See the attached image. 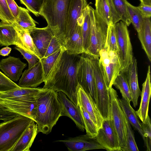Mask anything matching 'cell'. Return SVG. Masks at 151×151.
<instances>
[{
	"instance_id": "obj_1",
	"label": "cell",
	"mask_w": 151,
	"mask_h": 151,
	"mask_svg": "<svg viewBox=\"0 0 151 151\" xmlns=\"http://www.w3.org/2000/svg\"><path fill=\"white\" fill-rule=\"evenodd\" d=\"M80 55L70 54L65 49L63 50L51 68L42 88L63 92L77 106V70Z\"/></svg>"
},
{
	"instance_id": "obj_2",
	"label": "cell",
	"mask_w": 151,
	"mask_h": 151,
	"mask_svg": "<svg viewBox=\"0 0 151 151\" xmlns=\"http://www.w3.org/2000/svg\"><path fill=\"white\" fill-rule=\"evenodd\" d=\"M58 92L42 88L37 96V111L35 122L38 132L47 134L61 116V107Z\"/></svg>"
},
{
	"instance_id": "obj_3",
	"label": "cell",
	"mask_w": 151,
	"mask_h": 151,
	"mask_svg": "<svg viewBox=\"0 0 151 151\" xmlns=\"http://www.w3.org/2000/svg\"><path fill=\"white\" fill-rule=\"evenodd\" d=\"M71 0H45L40 15L46 20L58 40L64 46L68 8Z\"/></svg>"
},
{
	"instance_id": "obj_4",
	"label": "cell",
	"mask_w": 151,
	"mask_h": 151,
	"mask_svg": "<svg viewBox=\"0 0 151 151\" xmlns=\"http://www.w3.org/2000/svg\"><path fill=\"white\" fill-rule=\"evenodd\" d=\"M33 121L19 115L0 123V151H12L23 132Z\"/></svg>"
},
{
	"instance_id": "obj_5",
	"label": "cell",
	"mask_w": 151,
	"mask_h": 151,
	"mask_svg": "<svg viewBox=\"0 0 151 151\" xmlns=\"http://www.w3.org/2000/svg\"><path fill=\"white\" fill-rule=\"evenodd\" d=\"M89 14L91 21L90 43L85 53L99 58V52L103 49L105 44L108 24L90 6Z\"/></svg>"
},
{
	"instance_id": "obj_6",
	"label": "cell",
	"mask_w": 151,
	"mask_h": 151,
	"mask_svg": "<svg viewBox=\"0 0 151 151\" xmlns=\"http://www.w3.org/2000/svg\"><path fill=\"white\" fill-rule=\"evenodd\" d=\"M95 78L96 100V103L104 119L110 118V95L102 70L99 65V58L92 56Z\"/></svg>"
},
{
	"instance_id": "obj_7",
	"label": "cell",
	"mask_w": 151,
	"mask_h": 151,
	"mask_svg": "<svg viewBox=\"0 0 151 151\" xmlns=\"http://www.w3.org/2000/svg\"><path fill=\"white\" fill-rule=\"evenodd\" d=\"M109 90L110 119L117 134L120 151H124L127 139L125 117L119 104L116 91L112 87Z\"/></svg>"
},
{
	"instance_id": "obj_8",
	"label": "cell",
	"mask_w": 151,
	"mask_h": 151,
	"mask_svg": "<svg viewBox=\"0 0 151 151\" xmlns=\"http://www.w3.org/2000/svg\"><path fill=\"white\" fill-rule=\"evenodd\" d=\"M117 45L118 54L121 65V71L125 72L132 62L133 55L127 26L120 21L115 24Z\"/></svg>"
},
{
	"instance_id": "obj_9",
	"label": "cell",
	"mask_w": 151,
	"mask_h": 151,
	"mask_svg": "<svg viewBox=\"0 0 151 151\" xmlns=\"http://www.w3.org/2000/svg\"><path fill=\"white\" fill-rule=\"evenodd\" d=\"M80 55L77 70L78 83L96 102V87L92 57L85 52Z\"/></svg>"
},
{
	"instance_id": "obj_10",
	"label": "cell",
	"mask_w": 151,
	"mask_h": 151,
	"mask_svg": "<svg viewBox=\"0 0 151 151\" xmlns=\"http://www.w3.org/2000/svg\"><path fill=\"white\" fill-rule=\"evenodd\" d=\"M99 61L108 88L112 87L117 76L121 71L118 54L105 47L100 50Z\"/></svg>"
},
{
	"instance_id": "obj_11",
	"label": "cell",
	"mask_w": 151,
	"mask_h": 151,
	"mask_svg": "<svg viewBox=\"0 0 151 151\" xmlns=\"http://www.w3.org/2000/svg\"><path fill=\"white\" fill-rule=\"evenodd\" d=\"M95 138L107 151H120L117 134L110 118L104 119Z\"/></svg>"
},
{
	"instance_id": "obj_12",
	"label": "cell",
	"mask_w": 151,
	"mask_h": 151,
	"mask_svg": "<svg viewBox=\"0 0 151 151\" xmlns=\"http://www.w3.org/2000/svg\"><path fill=\"white\" fill-rule=\"evenodd\" d=\"M36 98L37 97L29 99L13 100L0 97V103L8 110L28 117L35 122L37 107Z\"/></svg>"
},
{
	"instance_id": "obj_13",
	"label": "cell",
	"mask_w": 151,
	"mask_h": 151,
	"mask_svg": "<svg viewBox=\"0 0 151 151\" xmlns=\"http://www.w3.org/2000/svg\"><path fill=\"white\" fill-rule=\"evenodd\" d=\"M77 94L78 106L83 107L88 113L98 129L101 128L104 119L96 102L79 83L77 88Z\"/></svg>"
},
{
	"instance_id": "obj_14",
	"label": "cell",
	"mask_w": 151,
	"mask_h": 151,
	"mask_svg": "<svg viewBox=\"0 0 151 151\" xmlns=\"http://www.w3.org/2000/svg\"><path fill=\"white\" fill-rule=\"evenodd\" d=\"M63 143L70 151H85L94 149H105L96 140L87 135L69 137L56 141Z\"/></svg>"
},
{
	"instance_id": "obj_15",
	"label": "cell",
	"mask_w": 151,
	"mask_h": 151,
	"mask_svg": "<svg viewBox=\"0 0 151 151\" xmlns=\"http://www.w3.org/2000/svg\"><path fill=\"white\" fill-rule=\"evenodd\" d=\"M57 96L61 107V116L69 117L79 129L84 131V126L79 107L75 105L63 92H58Z\"/></svg>"
},
{
	"instance_id": "obj_16",
	"label": "cell",
	"mask_w": 151,
	"mask_h": 151,
	"mask_svg": "<svg viewBox=\"0 0 151 151\" xmlns=\"http://www.w3.org/2000/svg\"><path fill=\"white\" fill-rule=\"evenodd\" d=\"M88 5L86 0H71L67 17L65 41L73 33L78 19Z\"/></svg>"
},
{
	"instance_id": "obj_17",
	"label": "cell",
	"mask_w": 151,
	"mask_h": 151,
	"mask_svg": "<svg viewBox=\"0 0 151 151\" xmlns=\"http://www.w3.org/2000/svg\"><path fill=\"white\" fill-rule=\"evenodd\" d=\"M44 81L42 67L39 60L24 72L18 85L22 88H36Z\"/></svg>"
},
{
	"instance_id": "obj_18",
	"label": "cell",
	"mask_w": 151,
	"mask_h": 151,
	"mask_svg": "<svg viewBox=\"0 0 151 151\" xmlns=\"http://www.w3.org/2000/svg\"><path fill=\"white\" fill-rule=\"evenodd\" d=\"M27 64L22 62L19 58L9 56L0 61V69L4 74L11 80L17 81L22 73Z\"/></svg>"
},
{
	"instance_id": "obj_19",
	"label": "cell",
	"mask_w": 151,
	"mask_h": 151,
	"mask_svg": "<svg viewBox=\"0 0 151 151\" xmlns=\"http://www.w3.org/2000/svg\"><path fill=\"white\" fill-rule=\"evenodd\" d=\"M28 31L39 52L43 57L54 36L51 29L47 26L42 28L35 27Z\"/></svg>"
},
{
	"instance_id": "obj_20",
	"label": "cell",
	"mask_w": 151,
	"mask_h": 151,
	"mask_svg": "<svg viewBox=\"0 0 151 151\" xmlns=\"http://www.w3.org/2000/svg\"><path fill=\"white\" fill-rule=\"evenodd\" d=\"M84 13L79 18L74 32L65 42L64 47L67 52L71 54L80 55L84 52L81 34V26Z\"/></svg>"
},
{
	"instance_id": "obj_21",
	"label": "cell",
	"mask_w": 151,
	"mask_h": 151,
	"mask_svg": "<svg viewBox=\"0 0 151 151\" xmlns=\"http://www.w3.org/2000/svg\"><path fill=\"white\" fill-rule=\"evenodd\" d=\"M125 73L131 95L132 101L135 107L137 105L138 98L141 95V91L138 85L137 62L135 57H133L132 62Z\"/></svg>"
},
{
	"instance_id": "obj_22",
	"label": "cell",
	"mask_w": 151,
	"mask_h": 151,
	"mask_svg": "<svg viewBox=\"0 0 151 151\" xmlns=\"http://www.w3.org/2000/svg\"><path fill=\"white\" fill-rule=\"evenodd\" d=\"M142 86L139 107L135 112L138 117L142 122L144 123L148 115L149 106L151 95L150 65L148 66L147 77Z\"/></svg>"
},
{
	"instance_id": "obj_23",
	"label": "cell",
	"mask_w": 151,
	"mask_h": 151,
	"mask_svg": "<svg viewBox=\"0 0 151 151\" xmlns=\"http://www.w3.org/2000/svg\"><path fill=\"white\" fill-rule=\"evenodd\" d=\"M14 45L23 48L21 41L12 24L0 22V46Z\"/></svg>"
},
{
	"instance_id": "obj_24",
	"label": "cell",
	"mask_w": 151,
	"mask_h": 151,
	"mask_svg": "<svg viewBox=\"0 0 151 151\" xmlns=\"http://www.w3.org/2000/svg\"><path fill=\"white\" fill-rule=\"evenodd\" d=\"M37 126L33 121L23 132L12 151H29L38 133Z\"/></svg>"
},
{
	"instance_id": "obj_25",
	"label": "cell",
	"mask_w": 151,
	"mask_h": 151,
	"mask_svg": "<svg viewBox=\"0 0 151 151\" xmlns=\"http://www.w3.org/2000/svg\"><path fill=\"white\" fill-rule=\"evenodd\" d=\"M42 88L20 87L0 93V97L13 100H24L35 98Z\"/></svg>"
},
{
	"instance_id": "obj_26",
	"label": "cell",
	"mask_w": 151,
	"mask_h": 151,
	"mask_svg": "<svg viewBox=\"0 0 151 151\" xmlns=\"http://www.w3.org/2000/svg\"><path fill=\"white\" fill-rule=\"evenodd\" d=\"M118 101L127 119L134 129L138 132L144 142L145 139L141 129V122L139 120L135 111L131 106L130 103L123 97H122L121 99H119Z\"/></svg>"
},
{
	"instance_id": "obj_27",
	"label": "cell",
	"mask_w": 151,
	"mask_h": 151,
	"mask_svg": "<svg viewBox=\"0 0 151 151\" xmlns=\"http://www.w3.org/2000/svg\"><path fill=\"white\" fill-rule=\"evenodd\" d=\"M142 48L151 61V22L150 18H145L141 28L138 32Z\"/></svg>"
},
{
	"instance_id": "obj_28",
	"label": "cell",
	"mask_w": 151,
	"mask_h": 151,
	"mask_svg": "<svg viewBox=\"0 0 151 151\" xmlns=\"http://www.w3.org/2000/svg\"><path fill=\"white\" fill-rule=\"evenodd\" d=\"M12 24L21 41L22 49L35 55L40 60L42 57L35 46L28 31L24 30L14 22Z\"/></svg>"
},
{
	"instance_id": "obj_29",
	"label": "cell",
	"mask_w": 151,
	"mask_h": 151,
	"mask_svg": "<svg viewBox=\"0 0 151 151\" xmlns=\"http://www.w3.org/2000/svg\"><path fill=\"white\" fill-rule=\"evenodd\" d=\"M19 12L14 22L23 29L27 31L36 27V22L31 17L29 11L25 8L19 7Z\"/></svg>"
},
{
	"instance_id": "obj_30",
	"label": "cell",
	"mask_w": 151,
	"mask_h": 151,
	"mask_svg": "<svg viewBox=\"0 0 151 151\" xmlns=\"http://www.w3.org/2000/svg\"><path fill=\"white\" fill-rule=\"evenodd\" d=\"M89 6L88 5L86 9L83 21L81 26V34L84 52L86 51L89 46L90 43L91 21L89 14Z\"/></svg>"
},
{
	"instance_id": "obj_31",
	"label": "cell",
	"mask_w": 151,
	"mask_h": 151,
	"mask_svg": "<svg viewBox=\"0 0 151 151\" xmlns=\"http://www.w3.org/2000/svg\"><path fill=\"white\" fill-rule=\"evenodd\" d=\"M113 85L119 89L122 97L130 103L132 98L125 72L121 71L114 80Z\"/></svg>"
},
{
	"instance_id": "obj_32",
	"label": "cell",
	"mask_w": 151,
	"mask_h": 151,
	"mask_svg": "<svg viewBox=\"0 0 151 151\" xmlns=\"http://www.w3.org/2000/svg\"><path fill=\"white\" fill-rule=\"evenodd\" d=\"M126 4L131 23L138 32L141 28L145 18L137 7L132 5L127 1Z\"/></svg>"
},
{
	"instance_id": "obj_33",
	"label": "cell",
	"mask_w": 151,
	"mask_h": 151,
	"mask_svg": "<svg viewBox=\"0 0 151 151\" xmlns=\"http://www.w3.org/2000/svg\"><path fill=\"white\" fill-rule=\"evenodd\" d=\"M95 6L98 14L108 25L112 23L111 11L107 0H95Z\"/></svg>"
},
{
	"instance_id": "obj_34",
	"label": "cell",
	"mask_w": 151,
	"mask_h": 151,
	"mask_svg": "<svg viewBox=\"0 0 151 151\" xmlns=\"http://www.w3.org/2000/svg\"><path fill=\"white\" fill-rule=\"evenodd\" d=\"M82 117L84 128L86 134L92 138H95L98 134V129L88 113L81 106H79Z\"/></svg>"
},
{
	"instance_id": "obj_35",
	"label": "cell",
	"mask_w": 151,
	"mask_h": 151,
	"mask_svg": "<svg viewBox=\"0 0 151 151\" xmlns=\"http://www.w3.org/2000/svg\"><path fill=\"white\" fill-rule=\"evenodd\" d=\"M65 49V48H64L59 50L46 57L42 58L39 60L42 64L45 81L58 58Z\"/></svg>"
},
{
	"instance_id": "obj_36",
	"label": "cell",
	"mask_w": 151,
	"mask_h": 151,
	"mask_svg": "<svg viewBox=\"0 0 151 151\" xmlns=\"http://www.w3.org/2000/svg\"><path fill=\"white\" fill-rule=\"evenodd\" d=\"M115 9L121 18V20L127 26L131 24L127 10V0H112Z\"/></svg>"
},
{
	"instance_id": "obj_37",
	"label": "cell",
	"mask_w": 151,
	"mask_h": 151,
	"mask_svg": "<svg viewBox=\"0 0 151 151\" xmlns=\"http://www.w3.org/2000/svg\"><path fill=\"white\" fill-rule=\"evenodd\" d=\"M104 47L109 50L114 51L117 54L118 53L119 50L115 24L111 23L108 25L106 40Z\"/></svg>"
},
{
	"instance_id": "obj_38",
	"label": "cell",
	"mask_w": 151,
	"mask_h": 151,
	"mask_svg": "<svg viewBox=\"0 0 151 151\" xmlns=\"http://www.w3.org/2000/svg\"><path fill=\"white\" fill-rule=\"evenodd\" d=\"M127 131L126 145L124 151H139L136 143L134 132L131 125L125 117Z\"/></svg>"
},
{
	"instance_id": "obj_39",
	"label": "cell",
	"mask_w": 151,
	"mask_h": 151,
	"mask_svg": "<svg viewBox=\"0 0 151 151\" xmlns=\"http://www.w3.org/2000/svg\"><path fill=\"white\" fill-rule=\"evenodd\" d=\"M141 128L145 139L144 143L147 151H150L151 145V124L150 118L148 115L145 123L141 122Z\"/></svg>"
},
{
	"instance_id": "obj_40",
	"label": "cell",
	"mask_w": 151,
	"mask_h": 151,
	"mask_svg": "<svg viewBox=\"0 0 151 151\" xmlns=\"http://www.w3.org/2000/svg\"><path fill=\"white\" fill-rule=\"evenodd\" d=\"M27 9L36 17L40 15L42 6L45 0H19Z\"/></svg>"
},
{
	"instance_id": "obj_41",
	"label": "cell",
	"mask_w": 151,
	"mask_h": 151,
	"mask_svg": "<svg viewBox=\"0 0 151 151\" xmlns=\"http://www.w3.org/2000/svg\"><path fill=\"white\" fill-rule=\"evenodd\" d=\"M0 20L11 24L15 19L8 6L6 0H0Z\"/></svg>"
},
{
	"instance_id": "obj_42",
	"label": "cell",
	"mask_w": 151,
	"mask_h": 151,
	"mask_svg": "<svg viewBox=\"0 0 151 151\" xmlns=\"http://www.w3.org/2000/svg\"><path fill=\"white\" fill-rule=\"evenodd\" d=\"M20 87L0 71V93Z\"/></svg>"
},
{
	"instance_id": "obj_43",
	"label": "cell",
	"mask_w": 151,
	"mask_h": 151,
	"mask_svg": "<svg viewBox=\"0 0 151 151\" xmlns=\"http://www.w3.org/2000/svg\"><path fill=\"white\" fill-rule=\"evenodd\" d=\"M65 48L54 36L52 38L43 57H45L56 51Z\"/></svg>"
},
{
	"instance_id": "obj_44",
	"label": "cell",
	"mask_w": 151,
	"mask_h": 151,
	"mask_svg": "<svg viewBox=\"0 0 151 151\" xmlns=\"http://www.w3.org/2000/svg\"><path fill=\"white\" fill-rule=\"evenodd\" d=\"M14 48L19 51L27 60L28 63V68L32 67L39 61L36 56L24 49L17 46L15 47Z\"/></svg>"
},
{
	"instance_id": "obj_45",
	"label": "cell",
	"mask_w": 151,
	"mask_h": 151,
	"mask_svg": "<svg viewBox=\"0 0 151 151\" xmlns=\"http://www.w3.org/2000/svg\"><path fill=\"white\" fill-rule=\"evenodd\" d=\"M19 115L6 109H0V120H8Z\"/></svg>"
},
{
	"instance_id": "obj_46",
	"label": "cell",
	"mask_w": 151,
	"mask_h": 151,
	"mask_svg": "<svg viewBox=\"0 0 151 151\" xmlns=\"http://www.w3.org/2000/svg\"><path fill=\"white\" fill-rule=\"evenodd\" d=\"M8 6L15 19L17 17L19 12L18 6L14 0H6Z\"/></svg>"
},
{
	"instance_id": "obj_47",
	"label": "cell",
	"mask_w": 151,
	"mask_h": 151,
	"mask_svg": "<svg viewBox=\"0 0 151 151\" xmlns=\"http://www.w3.org/2000/svg\"><path fill=\"white\" fill-rule=\"evenodd\" d=\"M137 7L144 18H150L151 6L140 4Z\"/></svg>"
},
{
	"instance_id": "obj_48",
	"label": "cell",
	"mask_w": 151,
	"mask_h": 151,
	"mask_svg": "<svg viewBox=\"0 0 151 151\" xmlns=\"http://www.w3.org/2000/svg\"><path fill=\"white\" fill-rule=\"evenodd\" d=\"M110 6L112 14V23L115 24L121 20V18L116 12L112 0H107Z\"/></svg>"
},
{
	"instance_id": "obj_49",
	"label": "cell",
	"mask_w": 151,
	"mask_h": 151,
	"mask_svg": "<svg viewBox=\"0 0 151 151\" xmlns=\"http://www.w3.org/2000/svg\"><path fill=\"white\" fill-rule=\"evenodd\" d=\"M11 50V48L6 46L0 50V55L3 56H8L10 53Z\"/></svg>"
},
{
	"instance_id": "obj_50",
	"label": "cell",
	"mask_w": 151,
	"mask_h": 151,
	"mask_svg": "<svg viewBox=\"0 0 151 151\" xmlns=\"http://www.w3.org/2000/svg\"><path fill=\"white\" fill-rule=\"evenodd\" d=\"M141 4L151 6V0H139Z\"/></svg>"
},
{
	"instance_id": "obj_51",
	"label": "cell",
	"mask_w": 151,
	"mask_h": 151,
	"mask_svg": "<svg viewBox=\"0 0 151 151\" xmlns=\"http://www.w3.org/2000/svg\"><path fill=\"white\" fill-rule=\"evenodd\" d=\"M6 109V108H4L3 106L0 103V109Z\"/></svg>"
}]
</instances>
